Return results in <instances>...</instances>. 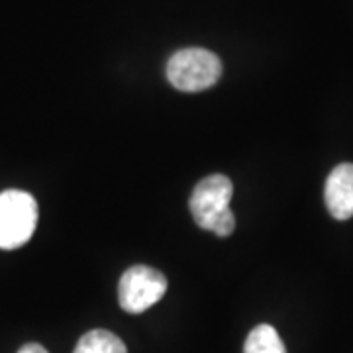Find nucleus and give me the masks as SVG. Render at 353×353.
<instances>
[{
  "label": "nucleus",
  "mask_w": 353,
  "mask_h": 353,
  "mask_svg": "<svg viewBox=\"0 0 353 353\" xmlns=\"http://www.w3.org/2000/svg\"><path fill=\"white\" fill-rule=\"evenodd\" d=\"M222 75L220 57L202 48H187L176 51L167 61L169 83L183 92H201L214 87Z\"/></svg>",
  "instance_id": "1"
},
{
  "label": "nucleus",
  "mask_w": 353,
  "mask_h": 353,
  "mask_svg": "<svg viewBox=\"0 0 353 353\" xmlns=\"http://www.w3.org/2000/svg\"><path fill=\"white\" fill-rule=\"evenodd\" d=\"M38 226V202L26 190L0 192V250H16L30 241Z\"/></svg>",
  "instance_id": "2"
},
{
  "label": "nucleus",
  "mask_w": 353,
  "mask_h": 353,
  "mask_svg": "<svg viewBox=\"0 0 353 353\" xmlns=\"http://www.w3.org/2000/svg\"><path fill=\"white\" fill-rule=\"evenodd\" d=\"M167 292V279L161 271L148 265H134L126 269L118 285L120 306L130 314H141L157 304Z\"/></svg>",
  "instance_id": "3"
},
{
  "label": "nucleus",
  "mask_w": 353,
  "mask_h": 353,
  "mask_svg": "<svg viewBox=\"0 0 353 353\" xmlns=\"http://www.w3.org/2000/svg\"><path fill=\"white\" fill-rule=\"evenodd\" d=\"M234 194V185L226 175H208L202 179L190 194L189 208L196 226L212 230L218 216L230 210V201Z\"/></svg>",
  "instance_id": "4"
},
{
  "label": "nucleus",
  "mask_w": 353,
  "mask_h": 353,
  "mask_svg": "<svg viewBox=\"0 0 353 353\" xmlns=\"http://www.w3.org/2000/svg\"><path fill=\"white\" fill-rule=\"evenodd\" d=\"M324 201L336 220L353 216V163H340L332 169L324 187Z\"/></svg>",
  "instance_id": "5"
},
{
  "label": "nucleus",
  "mask_w": 353,
  "mask_h": 353,
  "mask_svg": "<svg viewBox=\"0 0 353 353\" xmlns=\"http://www.w3.org/2000/svg\"><path fill=\"white\" fill-rule=\"evenodd\" d=\"M73 353H128L124 341L108 330H92L87 332Z\"/></svg>",
  "instance_id": "6"
},
{
  "label": "nucleus",
  "mask_w": 353,
  "mask_h": 353,
  "mask_svg": "<svg viewBox=\"0 0 353 353\" xmlns=\"http://www.w3.org/2000/svg\"><path fill=\"white\" fill-rule=\"evenodd\" d=\"M243 353H287L279 332L269 324H259L250 332Z\"/></svg>",
  "instance_id": "7"
},
{
  "label": "nucleus",
  "mask_w": 353,
  "mask_h": 353,
  "mask_svg": "<svg viewBox=\"0 0 353 353\" xmlns=\"http://www.w3.org/2000/svg\"><path fill=\"white\" fill-rule=\"evenodd\" d=\"M234 230H236V216H234L232 210H226L224 214L218 216V220L214 222L210 232H214L216 236H220V238H228Z\"/></svg>",
  "instance_id": "8"
},
{
  "label": "nucleus",
  "mask_w": 353,
  "mask_h": 353,
  "mask_svg": "<svg viewBox=\"0 0 353 353\" xmlns=\"http://www.w3.org/2000/svg\"><path fill=\"white\" fill-rule=\"evenodd\" d=\"M18 353H50L43 345H39V343H26V345H22L20 350H18Z\"/></svg>",
  "instance_id": "9"
}]
</instances>
